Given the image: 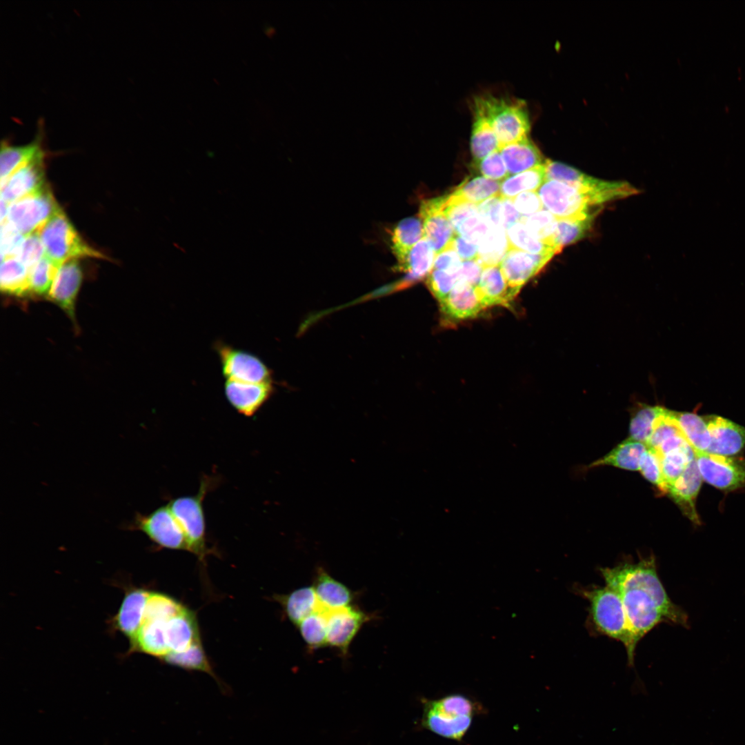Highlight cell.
<instances>
[{
    "label": "cell",
    "mask_w": 745,
    "mask_h": 745,
    "mask_svg": "<svg viewBox=\"0 0 745 745\" xmlns=\"http://www.w3.org/2000/svg\"><path fill=\"white\" fill-rule=\"evenodd\" d=\"M473 103L490 123L499 148L528 137L530 122L524 101L484 95L476 97Z\"/></svg>",
    "instance_id": "3"
},
{
    "label": "cell",
    "mask_w": 745,
    "mask_h": 745,
    "mask_svg": "<svg viewBox=\"0 0 745 745\" xmlns=\"http://www.w3.org/2000/svg\"><path fill=\"white\" fill-rule=\"evenodd\" d=\"M499 151L509 174L516 175L544 163L539 150L528 137L503 146Z\"/></svg>",
    "instance_id": "25"
},
{
    "label": "cell",
    "mask_w": 745,
    "mask_h": 745,
    "mask_svg": "<svg viewBox=\"0 0 745 745\" xmlns=\"http://www.w3.org/2000/svg\"><path fill=\"white\" fill-rule=\"evenodd\" d=\"M459 279V273L452 274L445 271L432 269L427 276L426 285L434 297L440 303L450 293Z\"/></svg>",
    "instance_id": "50"
},
{
    "label": "cell",
    "mask_w": 745,
    "mask_h": 745,
    "mask_svg": "<svg viewBox=\"0 0 745 745\" xmlns=\"http://www.w3.org/2000/svg\"><path fill=\"white\" fill-rule=\"evenodd\" d=\"M46 255L39 232L25 236L17 257L30 270Z\"/></svg>",
    "instance_id": "49"
},
{
    "label": "cell",
    "mask_w": 745,
    "mask_h": 745,
    "mask_svg": "<svg viewBox=\"0 0 745 745\" xmlns=\"http://www.w3.org/2000/svg\"><path fill=\"white\" fill-rule=\"evenodd\" d=\"M470 146L473 163L499 150V141L490 123L480 108L475 103Z\"/></svg>",
    "instance_id": "27"
},
{
    "label": "cell",
    "mask_w": 745,
    "mask_h": 745,
    "mask_svg": "<svg viewBox=\"0 0 745 745\" xmlns=\"http://www.w3.org/2000/svg\"><path fill=\"white\" fill-rule=\"evenodd\" d=\"M167 621L144 619L135 637L132 649L162 659L168 653L165 626Z\"/></svg>",
    "instance_id": "28"
},
{
    "label": "cell",
    "mask_w": 745,
    "mask_h": 745,
    "mask_svg": "<svg viewBox=\"0 0 745 745\" xmlns=\"http://www.w3.org/2000/svg\"><path fill=\"white\" fill-rule=\"evenodd\" d=\"M165 634L169 653L184 651L200 641L196 617L186 608L166 622Z\"/></svg>",
    "instance_id": "21"
},
{
    "label": "cell",
    "mask_w": 745,
    "mask_h": 745,
    "mask_svg": "<svg viewBox=\"0 0 745 745\" xmlns=\"http://www.w3.org/2000/svg\"><path fill=\"white\" fill-rule=\"evenodd\" d=\"M508 250L506 230L491 227L478 244L477 260L483 268L498 266Z\"/></svg>",
    "instance_id": "35"
},
{
    "label": "cell",
    "mask_w": 745,
    "mask_h": 745,
    "mask_svg": "<svg viewBox=\"0 0 745 745\" xmlns=\"http://www.w3.org/2000/svg\"><path fill=\"white\" fill-rule=\"evenodd\" d=\"M509 250H517L531 254L556 255L557 251L533 236L526 227L517 222L506 230Z\"/></svg>",
    "instance_id": "41"
},
{
    "label": "cell",
    "mask_w": 745,
    "mask_h": 745,
    "mask_svg": "<svg viewBox=\"0 0 745 745\" xmlns=\"http://www.w3.org/2000/svg\"><path fill=\"white\" fill-rule=\"evenodd\" d=\"M461 259L454 248L449 245L446 248L436 254L433 269L459 273L461 266Z\"/></svg>",
    "instance_id": "55"
},
{
    "label": "cell",
    "mask_w": 745,
    "mask_h": 745,
    "mask_svg": "<svg viewBox=\"0 0 745 745\" xmlns=\"http://www.w3.org/2000/svg\"><path fill=\"white\" fill-rule=\"evenodd\" d=\"M530 234L537 239L559 250L555 245V237L557 219L546 210H542L528 217H522L521 221Z\"/></svg>",
    "instance_id": "45"
},
{
    "label": "cell",
    "mask_w": 745,
    "mask_h": 745,
    "mask_svg": "<svg viewBox=\"0 0 745 745\" xmlns=\"http://www.w3.org/2000/svg\"><path fill=\"white\" fill-rule=\"evenodd\" d=\"M30 269L16 257L7 258L1 263V291L18 297H30Z\"/></svg>",
    "instance_id": "31"
},
{
    "label": "cell",
    "mask_w": 745,
    "mask_h": 745,
    "mask_svg": "<svg viewBox=\"0 0 745 745\" xmlns=\"http://www.w3.org/2000/svg\"><path fill=\"white\" fill-rule=\"evenodd\" d=\"M513 205L524 217L532 215L543 209L541 199L535 191L524 192L512 199Z\"/></svg>",
    "instance_id": "54"
},
{
    "label": "cell",
    "mask_w": 745,
    "mask_h": 745,
    "mask_svg": "<svg viewBox=\"0 0 745 745\" xmlns=\"http://www.w3.org/2000/svg\"><path fill=\"white\" fill-rule=\"evenodd\" d=\"M214 348L226 380L259 383L272 381L271 370L257 355L221 341Z\"/></svg>",
    "instance_id": "9"
},
{
    "label": "cell",
    "mask_w": 745,
    "mask_h": 745,
    "mask_svg": "<svg viewBox=\"0 0 745 745\" xmlns=\"http://www.w3.org/2000/svg\"><path fill=\"white\" fill-rule=\"evenodd\" d=\"M483 269L477 259L462 261L457 281H464L477 287Z\"/></svg>",
    "instance_id": "57"
},
{
    "label": "cell",
    "mask_w": 745,
    "mask_h": 745,
    "mask_svg": "<svg viewBox=\"0 0 745 745\" xmlns=\"http://www.w3.org/2000/svg\"><path fill=\"white\" fill-rule=\"evenodd\" d=\"M44 157L45 152L41 150L34 159L1 181V199L10 204L46 186Z\"/></svg>",
    "instance_id": "12"
},
{
    "label": "cell",
    "mask_w": 745,
    "mask_h": 745,
    "mask_svg": "<svg viewBox=\"0 0 745 745\" xmlns=\"http://www.w3.org/2000/svg\"><path fill=\"white\" fill-rule=\"evenodd\" d=\"M150 592L132 589L127 593L115 618L116 628L132 641L137 634L144 615Z\"/></svg>",
    "instance_id": "23"
},
{
    "label": "cell",
    "mask_w": 745,
    "mask_h": 745,
    "mask_svg": "<svg viewBox=\"0 0 745 745\" xmlns=\"http://www.w3.org/2000/svg\"><path fill=\"white\" fill-rule=\"evenodd\" d=\"M659 406L643 404L635 412L630 419L629 438L647 444L653 434L657 419L664 410Z\"/></svg>",
    "instance_id": "42"
},
{
    "label": "cell",
    "mask_w": 745,
    "mask_h": 745,
    "mask_svg": "<svg viewBox=\"0 0 745 745\" xmlns=\"http://www.w3.org/2000/svg\"><path fill=\"white\" fill-rule=\"evenodd\" d=\"M184 608L185 607L181 603L170 596L160 593L150 592L146 604L143 620L161 619L168 621L181 613Z\"/></svg>",
    "instance_id": "47"
},
{
    "label": "cell",
    "mask_w": 745,
    "mask_h": 745,
    "mask_svg": "<svg viewBox=\"0 0 745 745\" xmlns=\"http://www.w3.org/2000/svg\"><path fill=\"white\" fill-rule=\"evenodd\" d=\"M647 448L645 444L628 437L606 455L590 464L587 468L613 466L628 470H639L641 457Z\"/></svg>",
    "instance_id": "29"
},
{
    "label": "cell",
    "mask_w": 745,
    "mask_h": 745,
    "mask_svg": "<svg viewBox=\"0 0 745 745\" xmlns=\"http://www.w3.org/2000/svg\"><path fill=\"white\" fill-rule=\"evenodd\" d=\"M473 163L477 170L486 178L499 181L508 177L509 173L499 150Z\"/></svg>",
    "instance_id": "52"
},
{
    "label": "cell",
    "mask_w": 745,
    "mask_h": 745,
    "mask_svg": "<svg viewBox=\"0 0 745 745\" xmlns=\"http://www.w3.org/2000/svg\"><path fill=\"white\" fill-rule=\"evenodd\" d=\"M671 413L694 451L706 452L711 437L703 417L686 412L671 410Z\"/></svg>",
    "instance_id": "36"
},
{
    "label": "cell",
    "mask_w": 745,
    "mask_h": 745,
    "mask_svg": "<svg viewBox=\"0 0 745 745\" xmlns=\"http://www.w3.org/2000/svg\"><path fill=\"white\" fill-rule=\"evenodd\" d=\"M445 212L456 234L470 227L480 217L478 204L459 199L452 194L447 196Z\"/></svg>",
    "instance_id": "40"
},
{
    "label": "cell",
    "mask_w": 745,
    "mask_h": 745,
    "mask_svg": "<svg viewBox=\"0 0 745 745\" xmlns=\"http://www.w3.org/2000/svg\"><path fill=\"white\" fill-rule=\"evenodd\" d=\"M703 418L711 437L706 453L728 457L741 452L745 445L744 427L716 415Z\"/></svg>",
    "instance_id": "19"
},
{
    "label": "cell",
    "mask_w": 745,
    "mask_h": 745,
    "mask_svg": "<svg viewBox=\"0 0 745 745\" xmlns=\"http://www.w3.org/2000/svg\"><path fill=\"white\" fill-rule=\"evenodd\" d=\"M599 572L605 584L619 595L637 645L663 622L687 626V615L668 595L659 577L654 556L600 568Z\"/></svg>",
    "instance_id": "1"
},
{
    "label": "cell",
    "mask_w": 745,
    "mask_h": 745,
    "mask_svg": "<svg viewBox=\"0 0 745 745\" xmlns=\"http://www.w3.org/2000/svg\"><path fill=\"white\" fill-rule=\"evenodd\" d=\"M702 479L725 490L745 487V459L694 451Z\"/></svg>",
    "instance_id": "10"
},
{
    "label": "cell",
    "mask_w": 745,
    "mask_h": 745,
    "mask_svg": "<svg viewBox=\"0 0 745 745\" xmlns=\"http://www.w3.org/2000/svg\"><path fill=\"white\" fill-rule=\"evenodd\" d=\"M370 617L359 608L352 605L334 610H328L327 642L346 655L350 643L364 623Z\"/></svg>",
    "instance_id": "13"
},
{
    "label": "cell",
    "mask_w": 745,
    "mask_h": 745,
    "mask_svg": "<svg viewBox=\"0 0 745 745\" xmlns=\"http://www.w3.org/2000/svg\"><path fill=\"white\" fill-rule=\"evenodd\" d=\"M589 604V617L594 629L599 634L621 642L625 647L628 664L634 666L635 643L628 626L619 595L608 585L579 590Z\"/></svg>",
    "instance_id": "2"
},
{
    "label": "cell",
    "mask_w": 745,
    "mask_h": 745,
    "mask_svg": "<svg viewBox=\"0 0 745 745\" xmlns=\"http://www.w3.org/2000/svg\"><path fill=\"white\" fill-rule=\"evenodd\" d=\"M639 471L648 481L653 484L662 495L667 493V485L664 480L659 456L655 450L647 448L642 454Z\"/></svg>",
    "instance_id": "48"
},
{
    "label": "cell",
    "mask_w": 745,
    "mask_h": 745,
    "mask_svg": "<svg viewBox=\"0 0 745 745\" xmlns=\"http://www.w3.org/2000/svg\"><path fill=\"white\" fill-rule=\"evenodd\" d=\"M274 391L272 381L251 383L226 380L224 393L230 404L246 417L253 416L269 399Z\"/></svg>",
    "instance_id": "16"
},
{
    "label": "cell",
    "mask_w": 745,
    "mask_h": 745,
    "mask_svg": "<svg viewBox=\"0 0 745 745\" xmlns=\"http://www.w3.org/2000/svg\"><path fill=\"white\" fill-rule=\"evenodd\" d=\"M424 237L422 222L416 217L406 218L395 227L392 235V250L399 268L404 263L412 248Z\"/></svg>",
    "instance_id": "32"
},
{
    "label": "cell",
    "mask_w": 745,
    "mask_h": 745,
    "mask_svg": "<svg viewBox=\"0 0 745 745\" xmlns=\"http://www.w3.org/2000/svg\"><path fill=\"white\" fill-rule=\"evenodd\" d=\"M439 304L443 319L451 324L473 318L486 308L477 287L460 281Z\"/></svg>",
    "instance_id": "17"
},
{
    "label": "cell",
    "mask_w": 745,
    "mask_h": 745,
    "mask_svg": "<svg viewBox=\"0 0 745 745\" xmlns=\"http://www.w3.org/2000/svg\"><path fill=\"white\" fill-rule=\"evenodd\" d=\"M276 598L288 619L296 626L317 610L319 606L313 586L301 587Z\"/></svg>",
    "instance_id": "30"
},
{
    "label": "cell",
    "mask_w": 745,
    "mask_h": 745,
    "mask_svg": "<svg viewBox=\"0 0 745 745\" xmlns=\"http://www.w3.org/2000/svg\"><path fill=\"white\" fill-rule=\"evenodd\" d=\"M166 663L188 670L204 672L214 678L222 691H228L217 677L205 654L200 641L182 652H170L161 659Z\"/></svg>",
    "instance_id": "33"
},
{
    "label": "cell",
    "mask_w": 745,
    "mask_h": 745,
    "mask_svg": "<svg viewBox=\"0 0 745 745\" xmlns=\"http://www.w3.org/2000/svg\"><path fill=\"white\" fill-rule=\"evenodd\" d=\"M659 457L662 474L668 488L683 473L689 463L695 458V455L690 444H686L675 448Z\"/></svg>",
    "instance_id": "44"
},
{
    "label": "cell",
    "mask_w": 745,
    "mask_h": 745,
    "mask_svg": "<svg viewBox=\"0 0 745 745\" xmlns=\"http://www.w3.org/2000/svg\"><path fill=\"white\" fill-rule=\"evenodd\" d=\"M450 245L454 248L460 259L464 261L477 259L478 246L461 236L455 233Z\"/></svg>",
    "instance_id": "56"
},
{
    "label": "cell",
    "mask_w": 745,
    "mask_h": 745,
    "mask_svg": "<svg viewBox=\"0 0 745 745\" xmlns=\"http://www.w3.org/2000/svg\"><path fill=\"white\" fill-rule=\"evenodd\" d=\"M544 164L545 180H556L586 190L592 194L601 205L639 192L627 182L599 179L559 161L546 160Z\"/></svg>",
    "instance_id": "6"
},
{
    "label": "cell",
    "mask_w": 745,
    "mask_h": 745,
    "mask_svg": "<svg viewBox=\"0 0 745 745\" xmlns=\"http://www.w3.org/2000/svg\"><path fill=\"white\" fill-rule=\"evenodd\" d=\"M128 528L143 532L157 546L188 550L185 534L168 504L148 514H135Z\"/></svg>",
    "instance_id": "8"
},
{
    "label": "cell",
    "mask_w": 745,
    "mask_h": 745,
    "mask_svg": "<svg viewBox=\"0 0 745 745\" xmlns=\"http://www.w3.org/2000/svg\"><path fill=\"white\" fill-rule=\"evenodd\" d=\"M435 252L423 237L410 250L399 268L406 273V282L413 283L427 277L433 269Z\"/></svg>",
    "instance_id": "34"
},
{
    "label": "cell",
    "mask_w": 745,
    "mask_h": 745,
    "mask_svg": "<svg viewBox=\"0 0 745 745\" xmlns=\"http://www.w3.org/2000/svg\"><path fill=\"white\" fill-rule=\"evenodd\" d=\"M328 610L319 604L317 610L297 626L304 641L310 649H317L328 646Z\"/></svg>",
    "instance_id": "38"
},
{
    "label": "cell",
    "mask_w": 745,
    "mask_h": 745,
    "mask_svg": "<svg viewBox=\"0 0 745 745\" xmlns=\"http://www.w3.org/2000/svg\"><path fill=\"white\" fill-rule=\"evenodd\" d=\"M702 481V477L695 458L689 463L683 473L668 486L666 493L684 515L695 524H700L695 508V501Z\"/></svg>",
    "instance_id": "20"
},
{
    "label": "cell",
    "mask_w": 745,
    "mask_h": 745,
    "mask_svg": "<svg viewBox=\"0 0 745 745\" xmlns=\"http://www.w3.org/2000/svg\"><path fill=\"white\" fill-rule=\"evenodd\" d=\"M500 185L501 183L499 181L484 177H475L466 179L452 195L465 201L479 204L499 195Z\"/></svg>",
    "instance_id": "39"
},
{
    "label": "cell",
    "mask_w": 745,
    "mask_h": 745,
    "mask_svg": "<svg viewBox=\"0 0 745 745\" xmlns=\"http://www.w3.org/2000/svg\"><path fill=\"white\" fill-rule=\"evenodd\" d=\"M37 133L35 139L29 143L21 146H13L6 139L1 141L0 152V177L1 181L6 180L17 169L34 159L41 150L43 138V122L38 121Z\"/></svg>",
    "instance_id": "22"
},
{
    "label": "cell",
    "mask_w": 745,
    "mask_h": 745,
    "mask_svg": "<svg viewBox=\"0 0 745 745\" xmlns=\"http://www.w3.org/2000/svg\"><path fill=\"white\" fill-rule=\"evenodd\" d=\"M39 235L46 255L60 266L82 257L107 259L83 239L61 208L45 224Z\"/></svg>",
    "instance_id": "5"
},
{
    "label": "cell",
    "mask_w": 745,
    "mask_h": 745,
    "mask_svg": "<svg viewBox=\"0 0 745 745\" xmlns=\"http://www.w3.org/2000/svg\"><path fill=\"white\" fill-rule=\"evenodd\" d=\"M478 210L480 215L489 225L493 227H501L502 197L499 195L479 203Z\"/></svg>",
    "instance_id": "53"
},
{
    "label": "cell",
    "mask_w": 745,
    "mask_h": 745,
    "mask_svg": "<svg viewBox=\"0 0 745 745\" xmlns=\"http://www.w3.org/2000/svg\"><path fill=\"white\" fill-rule=\"evenodd\" d=\"M421 725L431 732L447 739L460 740L467 733L473 716L464 715L445 709L435 700L423 699Z\"/></svg>",
    "instance_id": "14"
},
{
    "label": "cell",
    "mask_w": 745,
    "mask_h": 745,
    "mask_svg": "<svg viewBox=\"0 0 745 745\" xmlns=\"http://www.w3.org/2000/svg\"><path fill=\"white\" fill-rule=\"evenodd\" d=\"M214 476L203 475L197 493L192 496L170 499L168 505L179 523L186 538L188 551L203 559L209 549L206 545V519L203 500L217 485Z\"/></svg>",
    "instance_id": "4"
},
{
    "label": "cell",
    "mask_w": 745,
    "mask_h": 745,
    "mask_svg": "<svg viewBox=\"0 0 745 745\" xmlns=\"http://www.w3.org/2000/svg\"><path fill=\"white\" fill-rule=\"evenodd\" d=\"M312 586L318 602L327 609L349 606L353 600L352 590L321 568L317 570Z\"/></svg>",
    "instance_id": "26"
},
{
    "label": "cell",
    "mask_w": 745,
    "mask_h": 745,
    "mask_svg": "<svg viewBox=\"0 0 745 745\" xmlns=\"http://www.w3.org/2000/svg\"><path fill=\"white\" fill-rule=\"evenodd\" d=\"M477 289L486 308L495 305L508 306L516 296L508 286L499 265L483 269Z\"/></svg>",
    "instance_id": "24"
},
{
    "label": "cell",
    "mask_w": 745,
    "mask_h": 745,
    "mask_svg": "<svg viewBox=\"0 0 745 745\" xmlns=\"http://www.w3.org/2000/svg\"><path fill=\"white\" fill-rule=\"evenodd\" d=\"M61 266L45 255L30 270V297L46 296Z\"/></svg>",
    "instance_id": "46"
},
{
    "label": "cell",
    "mask_w": 745,
    "mask_h": 745,
    "mask_svg": "<svg viewBox=\"0 0 745 745\" xmlns=\"http://www.w3.org/2000/svg\"><path fill=\"white\" fill-rule=\"evenodd\" d=\"M83 279L77 259L68 260L59 267L48 298L63 309L75 323L74 305Z\"/></svg>",
    "instance_id": "18"
},
{
    "label": "cell",
    "mask_w": 745,
    "mask_h": 745,
    "mask_svg": "<svg viewBox=\"0 0 745 745\" xmlns=\"http://www.w3.org/2000/svg\"><path fill=\"white\" fill-rule=\"evenodd\" d=\"M545 179V167L542 163L526 171L506 177L501 183L499 195L504 198L513 199L524 192L536 191Z\"/></svg>",
    "instance_id": "37"
},
{
    "label": "cell",
    "mask_w": 745,
    "mask_h": 745,
    "mask_svg": "<svg viewBox=\"0 0 745 745\" xmlns=\"http://www.w3.org/2000/svg\"><path fill=\"white\" fill-rule=\"evenodd\" d=\"M25 236L12 223L6 221L1 223L0 248L1 261L17 257Z\"/></svg>",
    "instance_id": "51"
},
{
    "label": "cell",
    "mask_w": 745,
    "mask_h": 745,
    "mask_svg": "<svg viewBox=\"0 0 745 745\" xmlns=\"http://www.w3.org/2000/svg\"><path fill=\"white\" fill-rule=\"evenodd\" d=\"M553 256L509 250L499 266L508 286L517 295L522 287L537 275Z\"/></svg>",
    "instance_id": "15"
},
{
    "label": "cell",
    "mask_w": 745,
    "mask_h": 745,
    "mask_svg": "<svg viewBox=\"0 0 745 745\" xmlns=\"http://www.w3.org/2000/svg\"><path fill=\"white\" fill-rule=\"evenodd\" d=\"M523 216L515 208L512 199L502 197L501 227L506 230L520 222Z\"/></svg>",
    "instance_id": "58"
},
{
    "label": "cell",
    "mask_w": 745,
    "mask_h": 745,
    "mask_svg": "<svg viewBox=\"0 0 745 745\" xmlns=\"http://www.w3.org/2000/svg\"><path fill=\"white\" fill-rule=\"evenodd\" d=\"M60 208L50 188L45 186L9 204L7 221L26 236L39 232Z\"/></svg>",
    "instance_id": "7"
},
{
    "label": "cell",
    "mask_w": 745,
    "mask_h": 745,
    "mask_svg": "<svg viewBox=\"0 0 745 745\" xmlns=\"http://www.w3.org/2000/svg\"><path fill=\"white\" fill-rule=\"evenodd\" d=\"M595 215L582 219H557L555 245L559 252L564 246L575 244L585 237Z\"/></svg>",
    "instance_id": "43"
},
{
    "label": "cell",
    "mask_w": 745,
    "mask_h": 745,
    "mask_svg": "<svg viewBox=\"0 0 745 745\" xmlns=\"http://www.w3.org/2000/svg\"><path fill=\"white\" fill-rule=\"evenodd\" d=\"M9 203L1 199V223L7 220Z\"/></svg>",
    "instance_id": "59"
},
{
    "label": "cell",
    "mask_w": 745,
    "mask_h": 745,
    "mask_svg": "<svg viewBox=\"0 0 745 745\" xmlns=\"http://www.w3.org/2000/svg\"><path fill=\"white\" fill-rule=\"evenodd\" d=\"M446 200L447 196L439 197L424 200L420 205L424 238L435 254L446 248L455 235L445 212Z\"/></svg>",
    "instance_id": "11"
}]
</instances>
